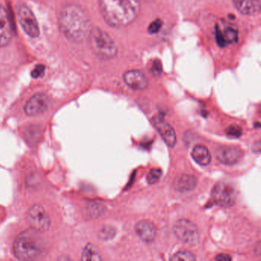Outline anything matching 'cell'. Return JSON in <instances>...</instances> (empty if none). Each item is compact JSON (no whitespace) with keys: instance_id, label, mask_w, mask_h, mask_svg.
<instances>
[{"instance_id":"obj_9","label":"cell","mask_w":261,"mask_h":261,"mask_svg":"<svg viewBox=\"0 0 261 261\" xmlns=\"http://www.w3.org/2000/svg\"><path fill=\"white\" fill-rule=\"evenodd\" d=\"M217 160L224 165H233L240 161L244 152L239 147L233 146H221L215 151Z\"/></svg>"},{"instance_id":"obj_8","label":"cell","mask_w":261,"mask_h":261,"mask_svg":"<svg viewBox=\"0 0 261 261\" xmlns=\"http://www.w3.org/2000/svg\"><path fill=\"white\" fill-rule=\"evenodd\" d=\"M212 198L218 206L229 207L235 204L236 193L234 189L227 183L219 182L212 189Z\"/></svg>"},{"instance_id":"obj_5","label":"cell","mask_w":261,"mask_h":261,"mask_svg":"<svg viewBox=\"0 0 261 261\" xmlns=\"http://www.w3.org/2000/svg\"><path fill=\"white\" fill-rule=\"evenodd\" d=\"M173 231L178 239L188 245L195 246L199 242L198 227L189 220H178L174 224Z\"/></svg>"},{"instance_id":"obj_12","label":"cell","mask_w":261,"mask_h":261,"mask_svg":"<svg viewBox=\"0 0 261 261\" xmlns=\"http://www.w3.org/2000/svg\"><path fill=\"white\" fill-rule=\"evenodd\" d=\"M13 38L11 22L7 10L0 4V48L7 46Z\"/></svg>"},{"instance_id":"obj_22","label":"cell","mask_w":261,"mask_h":261,"mask_svg":"<svg viewBox=\"0 0 261 261\" xmlns=\"http://www.w3.org/2000/svg\"><path fill=\"white\" fill-rule=\"evenodd\" d=\"M196 259L195 255L189 251H179L170 257L172 261H193Z\"/></svg>"},{"instance_id":"obj_24","label":"cell","mask_w":261,"mask_h":261,"mask_svg":"<svg viewBox=\"0 0 261 261\" xmlns=\"http://www.w3.org/2000/svg\"><path fill=\"white\" fill-rule=\"evenodd\" d=\"M226 134L231 138H239L242 135V129L238 125H230L226 129Z\"/></svg>"},{"instance_id":"obj_1","label":"cell","mask_w":261,"mask_h":261,"mask_svg":"<svg viewBox=\"0 0 261 261\" xmlns=\"http://www.w3.org/2000/svg\"><path fill=\"white\" fill-rule=\"evenodd\" d=\"M59 22L64 36L75 43H80L88 39L92 30L88 13L76 4H68L62 8Z\"/></svg>"},{"instance_id":"obj_2","label":"cell","mask_w":261,"mask_h":261,"mask_svg":"<svg viewBox=\"0 0 261 261\" xmlns=\"http://www.w3.org/2000/svg\"><path fill=\"white\" fill-rule=\"evenodd\" d=\"M141 0H99L100 13L113 28H123L134 22L140 13Z\"/></svg>"},{"instance_id":"obj_16","label":"cell","mask_w":261,"mask_h":261,"mask_svg":"<svg viewBox=\"0 0 261 261\" xmlns=\"http://www.w3.org/2000/svg\"><path fill=\"white\" fill-rule=\"evenodd\" d=\"M216 40L221 46L234 43L238 40V31L233 27H226L223 30L217 28Z\"/></svg>"},{"instance_id":"obj_25","label":"cell","mask_w":261,"mask_h":261,"mask_svg":"<svg viewBox=\"0 0 261 261\" xmlns=\"http://www.w3.org/2000/svg\"><path fill=\"white\" fill-rule=\"evenodd\" d=\"M162 170L160 169H153L150 170V172L148 173L146 179H147L148 182L149 184H154V183L157 182L160 180V177H161Z\"/></svg>"},{"instance_id":"obj_14","label":"cell","mask_w":261,"mask_h":261,"mask_svg":"<svg viewBox=\"0 0 261 261\" xmlns=\"http://www.w3.org/2000/svg\"><path fill=\"white\" fill-rule=\"evenodd\" d=\"M236 10L246 16H255L260 11L259 0H233Z\"/></svg>"},{"instance_id":"obj_7","label":"cell","mask_w":261,"mask_h":261,"mask_svg":"<svg viewBox=\"0 0 261 261\" xmlns=\"http://www.w3.org/2000/svg\"><path fill=\"white\" fill-rule=\"evenodd\" d=\"M17 16L21 27L31 38L39 36V28L34 14L25 4H20L17 7Z\"/></svg>"},{"instance_id":"obj_28","label":"cell","mask_w":261,"mask_h":261,"mask_svg":"<svg viewBox=\"0 0 261 261\" xmlns=\"http://www.w3.org/2000/svg\"><path fill=\"white\" fill-rule=\"evenodd\" d=\"M231 259V256L229 254H226V253H221V254L217 255L216 257H215V260L218 261H230Z\"/></svg>"},{"instance_id":"obj_3","label":"cell","mask_w":261,"mask_h":261,"mask_svg":"<svg viewBox=\"0 0 261 261\" xmlns=\"http://www.w3.org/2000/svg\"><path fill=\"white\" fill-rule=\"evenodd\" d=\"M46 250V244L40 232L33 229L18 235L13 243V253L22 260H33L42 256Z\"/></svg>"},{"instance_id":"obj_11","label":"cell","mask_w":261,"mask_h":261,"mask_svg":"<svg viewBox=\"0 0 261 261\" xmlns=\"http://www.w3.org/2000/svg\"><path fill=\"white\" fill-rule=\"evenodd\" d=\"M152 122L165 143L170 147H173L176 143V134L172 126L160 117H154Z\"/></svg>"},{"instance_id":"obj_18","label":"cell","mask_w":261,"mask_h":261,"mask_svg":"<svg viewBox=\"0 0 261 261\" xmlns=\"http://www.w3.org/2000/svg\"><path fill=\"white\" fill-rule=\"evenodd\" d=\"M192 156L198 164L207 166L210 163L212 156L208 149L205 146L198 145L192 149Z\"/></svg>"},{"instance_id":"obj_26","label":"cell","mask_w":261,"mask_h":261,"mask_svg":"<svg viewBox=\"0 0 261 261\" xmlns=\"http://www.w3.org/2000/svg\"><path fill=\"white\" fill-rule=\"evenodd\" d=\"M162 25H163V22L160 19H155L149 25L148 31L150 34H155V33H159L160 29L162 28Z\"/></svg>"},{"instance_id":"obj_17","label":"cell","mask_w":261,"mask_h":261,"mask_svg":"<svg viewBox=\"0 0 261 261\" xmlns=\"http://www.w3.org/2000/svg\"><path fill=\"white\" fill-rule=\"evenodd\" d=\"M198 180L192 175H182L175 180V189L179 192H187L196 187Z\"/></svg>"},{"instance_id":"obj_19","label":"cell","mask_w":261,"mask_h":261,"mask_svg":"<svg viewBox=\"0 0 261 261\" xmlns=\"http://www.w3.org/2000/svg\"><path fill=\"white\" fill-rule=\"evenodd\" d=\"M24 135L28 143L34 144L40 139L42 136V129L38 125H31L25 129Z\"/></svg>"},{"instance_id":"obj_13","label":"cell","mask_w":261,"mask_h":261,"mask_svg":"<svg viewBox=\"0 0 261 261\" xmlns=\"http://www.w3.org/2000/svg\"><path fill=\"white\" fill-rule=\"evenodd\" d=\"M123 81L127 86L135 91H143L148 86V79L138 70H129L123 74Z\"/></svg>"},{"instance_id":"obj_15","label":"cell","mask_w":261,"mask_h":261,"mask_svg":"<svg viewBox=\"0 0 261 261\" xmlns=\"http://www.w3.org/2000/svg\"><path fill=\"white\" fill-rule=\"evenodd\" d=\"M136 233L139 238L146 243H151L156 236V229L152 223L147 221H140L136 224Z\"/></svg>"},{"instance_id":"obj_27","label":"cell","mask_w":261,"mask_h":261,"mask_svg":"<svg viewBox=\"0 0 261 261\" xmlns=\"http://www.w3.org/2000/svg\"><path fill=\"white\" fill-rule=\"evenodd\" d=\"M45 66L42 65H39L36 67L34 70L32 71V77L34 79H39V77H42L45 74Z\"/></svg>"},{"instance_id":"obj_4","label":"cell","mask_w":261,"mask_h":261,"mask_svg":"<svg viewBox=\"0 0 261 261\" xmlns=\"http://www.w3.org/2000/svg\"><path fill=\"white\" fill-rule=\"evenodd\" d=\"M94 54L102 60H111L117 54V48L111 36L99 28L91 30L88 38Z\"/></svg>"},{"instance_id":"obj_21","label":"cell","mask_w":261,"mask_h":261,"mask_svg":"<svg viewBox=\"0 0 261 261\" xmlns=\"http://www.w3.org/2000/svg\"><path fill=\"white\" fill-rule=\"evenodd\" d=\"M82 260L98 261L101 259L97 248L93 244H88L85 246L82 253Z\"/></svg>"},{"instance_id":"obj_20","label":"cell","mask_w":261,"mask_h":261,"mask_svg":"<svg viewBox=\"0 0 261 261\" xmlns=\"http://www.w3.org/2000/svg\"><path fill=\"white\" fill-rule=\"evenodd\" d=\"M105 207L100 203L90 202L85 207V214L87 217L95 218L100 216L105 212Z\"/></svg>"},{"instance_id":"obj_23","label":"cell","mask_w":261,"mask_h":261,"mask_svg":"<svg viewBox=\"0 0 261 261\" xmlns=\"http://www.w3.org/2000/svg\"><path fill=\"white\" fill-rule=\"evenodd\" d=\"M115 230L112 227L105 226L99 231L98 237L103 241H108V240L112 239L115 236Z\"/></svg>"},{"instance_id":"obj_10","label":"cell","mask_w":261,"mask_h":261,"mask_svg":"<svg viewBox=\"0 0 261 261\" xmlns=\"http://www.w3.org/2000/svg\"><path fill=\"white\" fill-rule=\"evenodd\" d=\"M49 106V99L45 94H35L27 102L25 106V113L28 116L40 115L43 114Z\"/></svg>"},{"instance_id":"obj_6","label":"cell","mask_w":261,"mask_h":261,"mask_svg":"<svg viewBox=\"0 0 261 261\" xmlns=\"http://www.w3.org/2000/svg\"><path fill=\"white\" fill-rule=\"evenodd\" d=\"M25 218L30 227L40 233L47 231L51 226L49 215L45 208L39 204L33 206L27 212Z\"/></svg>"}]
</instances>
